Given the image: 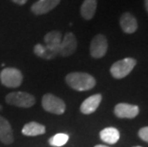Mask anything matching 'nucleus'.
Wrapping results in <instances>:
<instances>
[{"mask_svg":"<svg viewBox=\"0 0 148 147\" xmlns=\"http://www.w3.org/2000/svg\"><path fill=\"white\" fill-rule=\"evenodd\" d=\"M65 81L72 89L79 92L91 90L96 85L95 77L82 72H74L68 74L65 77Z\"/></svg>","mask_w":148,"mask_h":147,"instance_id":"obj_1","label":"nucleus"},{"mask_svg":"<svg viewBox=\"0 0 148 147\" xmlns=\"http://www.w3.org/2000/svg\"><path fill=\"white\" fill-rule=\"evenodd\" d=\"M137 60L132 57H126L121 60H119L115 62L111 66L110 69V73L112 77L116 79H121L123 77H127L131 73L134 67L136 66Z\"/></svg>","mask_w":148,"mask_h":147,"instance_id":"obj_2","label":"nucleus"},{"mask_svg":"<svg viewBox=\"0 0 148 147\" xmlns=\"http://www.w3.org/2000/svg\"><path fill=\"white\" fill-rule=\"evenodd\" d=\"M5 99L8 104L20 108H30L36 103L34 96L26 92H12L6 96Z\"/></svg>","mask_w":148,"mask_h":147,"instance_id":"obj_3","label":"nucleus"},{"mask_svg":"<svg viewBox=\"0 0 148 147\" xmlns=\"http://www.w3.org/2000/svg\"><path fill=\"white\" fill-rule=\"evenodd\" d=\"M0 81L8 88H17L23 81L22 73L16 68H5L0 73Z\"/></svg>","mask_w":148,"mask_h":147,"instance_id":"obj_4","label":"nucleus"},{"mask_svg":"<svg viewBox=\"0 0 148 147\" xmlns=\"http://www.w3.org/2000/svg\"><path fill=\"white\" fill-rule=\"evenodd\" d=\"M42 107L46 112L55 115H62L65 112L66 105L61 98L53 96V94H45L42 96Z\"/></svg>","mask_w":148,"mask_h":147,"instance_id":"obj_5","label":"nucleus"},{"mask_svg":"<svg viewBox=\"0 0 148 147\" xmlns=\"http://www.w3.org/2000/svg\"><path fill=\"white\" fill-rule=\"evenodd\" d=\"M108 49L107 38L103 34H97L91 41L90 55L94 58H101L106 55Z\"/></svg>","mask_w":148,"mask_h":147,"instance_id":"obj_6","label":"nucleus"},{"mask_svg":"<svg viewBox=\"0 0 148 147\" xmlns=\"http://www.w3.org/2000/svg\"><path fill=\"white\" fill-rule=\"evenodd\" d=\"M77 41L73 33H66L59 46V55L67 57L74 54L77 50Z\"/></svg>","mask_w":148,"mask_h":147,"instance_id":"obj_7","label":"nucleus"},{"mask_svg":"<svg viewBox=\"0 0 148 147\" xmlns=\"http://www.w3.org/2000/svg\"><path fill=\"white\" fill-rule=\"evenodd\" d=\"M138 112L140 109L138 106L128 103H119L114 109L115 115L121 118H134L138 115Z\"/></svg>","mask_w":148,"mask_h":147,"instance_id":"obj_8","label":"nucleus"},{"mask_svg":"<svg viewBox=\"0 0 148 147\" xmlns=\"http://www.w3.org/2000/svg\"><path fill=\"white\" fill-rule=\"evenodd\" d=\"M59 3L60 0H38L32 5L31 11L36 15L45 14L55 9Z\"/></svg>","mask_w":148,"mask_h":147,"instance_id":"obj_9","label":"nucleus"},{"mask_svg":"<svg viewBox=\"0 0 148 147\" xmlns=\"http://www.w3.org/2000/svg\"><path fill=\"white\" fill-rule=\"evenodd\" d=\"M62 34L58 31H52V32H49L44 36L45 46L56 55H59V46H60Z\"/></svg>","mask_w":148,"mask_h":147,"instance_id":"obj_10","label":"nucleus"},{"mask_svg":"<svg viewBox=\"0 0 148 147\" xmlns=\"http://www.w3.org/2000/svg\"><path fill=\"white\" fill-rule=\"evenodd\" d=\"M102 99V96L100 94H96L89 96L81 103L80 105V112L84 115H90L94 113L100 104Z\"/></svg>","mask_w":148,"mask_h":147,"instance_id":"obj_11","label":"nucleus"},{"mask_svg":"<svg viewBox=\"0 0 148 147\" xmlns=\"http://www.w3.org/2000/svg\"><path fill=\"white\" fill-rule=\"evenodd\" d=\"M119 25L125 34H134L138 30V21L130 12L122 14L119 19Z\"/></svg>","mask_w":148,"mask_h":147,"instance_id":"obj_12","label":"nucleus"},{"mask_svg":"<svg viewBox=\"0 0 148 147\" xmlns=\"http://www.w3.org/2000/svg\"><path fill=\"white\" fill-rule=\"evenodd\" d=\"M0 142L7 145L14 142V134L11 124L2 116H0Z\"/></svg>","mask_w":148,"mask_h":147,"instance_id":"obj_13","label":"nucleus"},{"mask_svg":"<svg viewBox=\"0 0 148 147\" xmlns=\"http://www.w3.org/2000/svg\"><path fill=\"white\" fill-rule=\"evenodd\" d=\"M22 134L27 137H36L45 134L46 127L43 124H40L36 121H31L24 125L22 128Z\"/></svg>","mask_w":148,"mask_h":147,"instance_id":"obj_14","label":"nucleus"},{"mask_svg":"<svg viewBox=\"0 0 148 147\" xmlns=\"http://www.w3.org/2000/svg\"><path fill=\"white\" fill-rule=\"evenodd\" d=\"M100 139L108 144H115L119 139V132L114 127H107L100 131Z\"/></svg>","mask_w":148,"mask_h":147,"instance_id":"obj_15","label":"nucleus"},{"mask_svg":"<svg viewBox=\"0 0 148 147\" xmlns=\"http://www.w3.org/2000/svg\"><path fill=\"white\" fill-rule=\"evenodd\" d=\"M97 0H84L80 8V14L85 20H91L97 11Z\"/></svg>","mask_w":148,"mask_h":147,"instance_id":"obj_16","label":"nucleus"},{"mask_svg":"<svg viewBox=\"0 0 148 147\" xmlns=\"http://www.w3.org/2000/svg\"><path fill=\"white\" fill-rule=\"evenodd\" d=\"M34 53L37 57L44 58V59H52L56 57V55L53 54L51 50H49L46 46H43L41 44H36L34 46Z\"/></svg>","mask_w":148,"mask_h":147,"instance_id":"obj_17","label":"nucleus"},{"mask_svg":"<svg viewBox=\"0 0 148 147\" xmlns=\"http://www.w3.org/2000/svg\"><path fill=\"white\" fill-rule=\"evenodd\" d=\"M69 140V135L65 133H58L49 139V144L53 147H60L65 145Z\"/></svg>","mask_w":148,"mask_h":147,"instance_id":"obj_18","label":"nucleus"},{"mask_svg":"<svg viewBox=\"0 0 148 147\" xmlns=\"http://www.w3.org/2000/svg\"><path fill=\"white\" fill-rule=\"evenodd\" d=\"M138 136L143 140L148 142V126L147 127H143L138 131Z\"/></svg>","mask_w":148,"mask_h":147,"instance_id":"obj_19","label":"nucleus"},{"mask_svg":"<svg viewBox=\"0 0 148 147\" xmlns=\"http://www.w3.org/2000/svg\"><path fill=\"white\" fill-rule=\"evenodd\" d=\"M12 2L15 3V4H18V5H24L26 4L28 0H12Z\"/></svg>","mask_w":148,"mask_h":147,"instance_id":"obj_20","label":"nucleus"},{"mask_svg":"<svg viewBox=\"0 0 148 147\" xmlns=\"http://www.w3.org/2000/svg\"><path fill=\"white\" fill-rule=\"evenodd\" d=\"M144 6H145L146 12H148V0H144Z\"/></svg>","mask_w":148,"mask_h":147,"instance_id":"obj_21","label":"nucleus"},{"mask_svg":"<svg viewBox=\"0 0 148 147\" xmlns=\"http://www.w3.org/2000/svg\"><path fill=\"white\" fill-rule=\"evenodd\" d=\"M95 147H108V146H106V145H101V144H99V145H96Z\"/></svg>","mask_w":148,"mask_h":147,"instance_id":"obj_22","label":"nucleus"},{"mask_svg":"<svg viewBox=\"0 0 148 147\" xmlns=\"http://www.w3.org/2000/svg\"><path fill=\"white\" fill-rule=\"evenodd\" d=\"M1 110H2V106L0 105V111H1Z\"/></svg>","mask_w":148,"mask_h":147,"instance_id":"obj_23","label":"nucleus"},{"mask_svg":"<svg viewBox=\"0 0 148 147\" xmlns=\"http://www.w3.org/2000/svg\"><path fill=\"white\" fill-rule=\"evenodd\" d=\"M135 147H141V146H135Z\"/></svg>","mask_w":148,"mask_h":147,"instance_id":"obj_24","label":"nucleus"}]
</instances>
